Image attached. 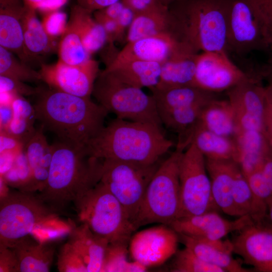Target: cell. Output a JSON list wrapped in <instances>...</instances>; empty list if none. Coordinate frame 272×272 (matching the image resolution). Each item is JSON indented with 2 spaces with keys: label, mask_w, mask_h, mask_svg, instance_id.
<instances>
[{
  "label": "cell",
  "mask_w": 272,
  "mask_h": 272,
  "mask_svg": "<svg viewBox=\"0 0 272 272\" xmlns=\"http://www.w3.org/2000/svg\"><path fill=\"white\" fill-rule=\"evenodd\" d=\"M262 22L272 42V0H248Z\"/></svg>",
  "instance_id": "cell-43"
},
{
  "label": "cell",
  "mask_w": 272,
  "mask_h": 272,
  "mask_svg": "<svg viewBox=\"0 0 272 272\" xmlns=\"http://www.w3.org/2000/svg\"><path fill=\"white\" fill-rule=\"evenodd\" d=\"M230 0H176L169 7L172 33L194 52H228Z\"/></svg>",
  "instance_id": "cell-4"
},
{
  "label": "cell",
  "mask_w": 272,
  "mask_h": 272,
  "mask_svg": "<svg viewBox=\"0 0 272 272\" xmlns=\"http://www.w3.org/2000/svg\"><path fill=\"white\" fill-rule=\"evenodd\" d=\"M97 102L117 118L162 126L156 101L142 88L129 84L113 73L99 72L92 94Z\"/></svg>",
  "instance_id": "cell-8"
},
{
  "label": "cell",
  "mask_w": 272,
  "mask_h": 272,
  "mask_svg": "<svg viewBox=\"0 0 272 272\" xmlns=\"http://www.w3.org/2000/svg\"><path fill=\"white\" fill-rule=\"evenodd\" d=\"M233 253L257 271L272 272V228L253 223L238 231L232 241Z\"/></svg>",
  "instance_id": "cell-17"
},
{
  "label": "cell",
  "mask_w": 272,
  "mask_h": 272,
  "mask_svg": "<svg viewBox=\"0 0 272 272\" xmlns=\"http://www.w3.org/2000/svg\"><path fill=\"white\" fill-rule=\"evenodd\" d=\"M28 5L41 11L51 12L58 10L67 0H23Z\"/></svg>",
  "instance_id": "cell-48"
},
{
  "label": "cell",
  "mask_w": 272,
  "mask_h": 272,
  "mask_svg": "<svg viewBox=\"0 0 272 272\" xmlns=\"http://www.w3.org/2000/svg\"><path fill=\"white\" fill-rule=\"evenodd\" d=\"M232 198L237 217L249 215L252 201V192L247 178L240 167L233 183Z\"/></svg>",
  "instance_id": "cell-40"
},
{
  "label": "cell",
  "mask_w": 272,
  "mask_h": 272,
  "mask_svg": "<svg viewBox=\"0 0 272 272\" xmlns=\"http://www.w3.org/2000/svg\"><path fill=\"white\" fill-rule=\"evenodd\" d=\"M234 139L237 148V163L244 174L259 169L270 148L265 132L239 130Z\"/></svg>",
  "instance_id": "cell-25"
},
{
  "label": "cell",
  "mask_w": 272,
  "mask_h": 272,
  "mask_svg": "<svg viewBox=\"0 0 272 272\" xmlns=\"http://www.w3.org/2000/svg\"><path fill=\"white\" fill-rule=\"evenodd\" d=\"M198 124L219 135L234 138L237 130L233 109L228 100L215 99L202 109Z\"/></svg>",
  "instance_id": "cell-32"
},
{
  "label": "cell",
  "mask_w": 272,
  "mask_h": 272,
  "mask_svg": "<svg viewBox=\"0 0 272 272\" xmlns=\"http://www.w3.org/2000/svg\"><path fill=\"white\" fill-rule=\"evenodd\" d=\"M135 16V13L124 5L121 13L116 20L120 35L122 39L124 32L128 29Z\"/></svg>",
  "instance_id": "cell-49"
},
{
  "label": "cell",
  "mask_w": 272,
  "mask_h": 272,
  "mask_svg": "<svg viewBox=\"0 0 272 272\" xmlns=\"http://www.w3.org/2000/svg\"><path fill=\"white\" fill-rule=\"evenodd\" d=\"M179 177L181 199L179 218L220 211L212 195L206 158L193 143L182 154Z\"/></svg>",
  "instance_id": "cell-10"
},
{
  "label": "cell",
  "mask_w": 272,
  "mask_h": 272,
  "mask_svg": "<svg viewBox=\"0 0 272 272\" xmlns=\"http://www.w3.org/2000/svg\"><path fill=\"white\" fill-rule=\"evenodd\" d=\"M266 219H267L268 222L267 225L272 228V201L268 206Z\"/></svg>",
  "instance_id": "cell-56"
},
{
  "label": "cell",
  "mask_w": 272,
  "mask_h": 272,
  "mask_svg": "<svg viewBox=\"0 0 272 272\" xmlns=\"http://www.w3.org/2000/svg\"><path fill=\"white\" fill-rule=\"evenodd\" d=\"M128 246L129 243H109L101 272L146 271L147 267L140 262L128 260Z\"/></svg>",
  "instance_id": "cell-37"
},
{
  "label": "cell",
  "mask_w": 272,
  "mask_h": 272,
  "mask_svg": "<svg viewBox=\"0 0 272 272\" xmlns=\"http://www.w3.org/2000/svg\"><path fill=\"white\" fill-rule=\"evenodd\" d=\"M94 18L104 27L107 33L109 42L111 43L121 39L116 20L107 17L100 10L95 12Z\"/></svg>",
  "instance_id": "cell-45"
},
{
  "label": "cell",
  "mask_w": 272,
  "mask_h": 272,
  "mask_svg": "<svg viewBox=\"0 0 272 272\" xmlns=\"http://www.w3.org/2000/svg\"><path fill=\"white\" fill-rule=\"evenodd\" d=\"M33 106L36 119L59 141L86 146L104 127L109 113L91 98L40 88Z\"/></svg>",
  "instance_id": "cell-1"
},
{
  "label": "cell",
  "mask_w": 272,
  "mask_h": 272,
  "mask_svg": "<svg viewBox=\"0 0 272 272\" xmlns=\"http://www.w3.org/2000/svg\"><path fill=\"white\" fill-rule=\"evenodd\" d=\"M13 116L8 132L20 140L25 145L36 131L34 123L36 119L33 106L23 96L16 95L12 103Z\"/></svg>",
  "instance_id": "cell-34"
},
{
  "label": "cell",
  "mask_w": 272,
  "mask_h": 272,
  "mask_svg": "<svg viewBox=\"0 0 272 272\" xmlns=\"http://www.w3.org/2000/svg\"><path fill=\"white\" fill-rule=\"evenodd\" d=\"M265 78L268 81L267 85L264 87L266 101L272 106V74H266Z\"/></svg>",
  "instance_id": "cell-55"
},
{
  "label": "cell",
  "mask_w": 272,
  "mask_h": 272,
  "mask_svg": "<svg viewBox=\"0 0 272 272\" xmlns=\"http://www.w3.org/2000/svg\"><path fill=\"white\" fill-rule=\"evenodd\" d=\"M173 145L158 126L116 118L85 147L91 156L101 160L151 165L159 162Z\"/></svg>",
  "instance_id": "cell-2"
},
{
  "label": "cell",
  "mask_w": 272,
  "mask_h": 272,
  "mask_svg": "<svg viewBox=\"0 0 272 272\" xmlns=\"http://www.w3.org/2000/svg\"><path fill=\"white\" fill-rule=\"evenodd\" d=\"M60 248L59 272H101L108 241L94 234L85 224L73 226Z\"/></svg>",
  "instance_id": "cell-11"
},
{
  "label": "cell",
  "mask_w": 272,
  "mask_h": 272,
  "mask_svg": "<svg viewBox=\"0 0 272 272\" xmlns=\"http://www.w3.org/2000/svg\"><path fill=\"white\" fill-rule=\"evenodd\" d=\"M214 201L219 210L232 216L237 215L232 198V188L238 164L231 160L206 158Z\"/></svg>",
  "instance_id": "cell-22"
},
{
  "label": "cell",
  "mask_w": 272,
  "mask_h": 272,
  "mask_svg": "<svg viewBox=\"0 0 272 272\" xmlns=\"http://www.w3.org/2000/svg\"><path fill=\"white\" fill-rule=\"evenodd\" d=\"M51 145L48 178L37 195L58 212L99 181L103 160L91 156L85 146L59 140Z\"/></svg>",
  "instance_id": "cell-3"
},
{
  "label": "cell",
  "mask_w": 272,
  "mask_h": 272,
  "mask_svg": "<svg viewBox=\"0 0 272 272\" xmlns=\"http://www.w3.org/2000/svg\"><path fill=\"white\" fill-rule=\"evenodd\" d=\"M261 80L253 78L228 90V101L235 113L237 131H265L267 102Z\"/></svg>",
  "instance_id": "cell-14"
},
{
  "label": "cell",
  "mask_w": 272,
  "mask_h": 272,
  "mask_svg": "<svg viewBox=\"0 0 272 272\" xmlns=\"http://www.w3.org/2000/svg\"><path fill=\"white\" fill-rule=\"evenodd\" d=\"M0 75L23 82L37 83L42 81L39 72L32 69L22 61H19L14 53L1 46Z\"/></svg>",
  "instance_id": "cell-38"
},
{
  "label": "cell",
  "mask_w": 272,
  "mask_h": 272,
  "mask_svg": "<svg viewBox=\"0 0 272 272\" xmlns=\"http://www.w3.org/2000/svg\"><path fill=\"white\" fill-rule=\"evenodd\" d=\"M161 63L140 60H112L105 69L135 87L152 89L159 83Z\"/></svg>",
  "instance_id": "cell-26"
},
{
  "label": "cell",
  "mask_w": 272,
  "mask_h": 272,
  "mask_svg": "<svg viewBox=\"0 0 272 272\" xmlns=\"http://www.w3.org/2000/svg\"><path fill=\"white\" fill-rule=\"evenodd\" d=\"M184 150L176 148L161 163L147 188L137 219L136 230L149 224L169 226L180 213L179 164Z\"/></svg>",
  "instance_id": "cell-7"
},
{
  "label": "cell",
  "mask_w": 272,
  "mask_h": 272,
  "mask_svg": "<svg viewBox=\"0 0 272 272\" xmlns=\"http://www.w3.org/2000/svg\"><path fill=\"white\" fill-rule=\"evenodd\" d=\"M58 55L59 61L72 65H85L92 60L79 33L69 22L58 44Z\"/></svg>",
  "instance_id": "cell-36"
},
{
  "label": "cell",
  "mask_w": 272,
  "mask_h": 272,
  "mask_svg": "<svg viewBox=\"0 0 272 272\" xmlns=\"http://www.w3.org/2000/svg\"><path fill=\"white\" fill-rule=\"evenodd\" d=\"M259 169L272 192V150L270 148L265 155Z\"/></svg>",
  "instance_id": "cell-52"
},
{
  "label": "cell",
  "mask_w": 272,
  "mask_h": 272,
  "mask_svg": "<svg viewBox=\"0 0 272 272\" xmlns=\"http://www.w3.org/2000/svg\"><path fill=\"white\" fill-rule=\"evenodd\" d=\"M160 164L103 160L99 182L119 201L133 226L149 182Z\"/></svg>",
  "instance_id": "cell-9"
},
{
  "label": "cell",
  "mask_w": 272,
  "mask_h": 272,
  "mask_svg": "<svg viewBox=\"0 0 272 272\" xmlns=\"http://www.w3.org/2000/svg\"><path fill=\"white\" fill-rule=\"evenodd\" d=\"M245 176L252 195L249 216L254 223L263 224L268 206L272 201V192L259 169Z\"/></svg>",
  "instance_id": "cell-35"
},
{
  "label": "cell",
  "mask_w": 272,
  "mask_h": 272,
  "mask_svg": "<svg viewBox=\"0 0 272 272\" xmlns=\"http://www.w3.org/2000/svg\"><path fill=\"white\" fill-rule=\"evenodd\" d=\"M264 76L266 74H272V62H269L268 63L263 66Z\"/></svg>",
  "instance_id": "cell-57"
},
{
  "label": "cell",
  "mask_w": 272,
  "mask_h": 272,
  "mask_svg": "<svg viewBox=\"0 0 272 272\" xmlns=\"http://www.w3.org/2000/svg\"><path fill=\"white\" fill-rule=\"evenodd\" d=\"M124 7V5L120 0L100 10L107 17L116 20Z\"/></svg>",
  "instance_id": "cell-53"
},
{
  "label": "cell",
  "mask_w": 272,
  "mask_h": 272,
  "mask_svg": "<svg viewBox=\"0 0 272 272\" xmlns=\"http://www.w3.org/2000/svg\"><path fill=\"white\" fill-rule=\"evenodd\" d=\"M179 240L203 261L221 268L224 272H250L232 257V241L208 240L178 234Z\"/></svg>",
  "instance_id": "cell-21"
},
{
  "label": "cell",
  "mask_w": 272,
  "mask_h": 272,
  "mask_svg": "<svg viewBox=\"0 0 272 272\" xmlns=\"http://www.w3.org/2000/svg\"><path fill=\"white\" fill-rule=\"evenodd\" d=\"M171 271L175 272H224L221 268L206 262L185 247L175 254Z\"/></svg>",
  "instance_id": "cell-39"
},
{
  "label": "cell",
  "mask_w": 272,
  "mask_h": 272,
  "mask_svg": "<svg viewBox=\"0 0 272 272\" xmlns=\"http://www.w3.org/2000/svg\"><path fill=\"white\" fill-rule=\"evenodd\" d=\"M268 49L270 51L271 53V58L270 59L269 62H272V42L270 44Z\"/></svg>",
  "instance_id": "cell-59"
},
{
  "label": "cell",
  "mask_w": 272,
  "mask_h": 272,
  "mask_svg": "<svg viewBox=\"0 0 272 272\" xmlns=\"http://www.w3.org/2000/svg\"><path fill=\"white\" fill-rule=\"evenodd\" d=\"M92 13L77 4L72 7L68 22L77 30L84 47L91 55L108 42L105 30L92 17Z\"/></svg>",
  "instance_id": "cell-30"
},
{
  "label": "cell",
  "mask_w": 272,
  "mask_h": 272,
  "mask_svg": "<svg viewBox=\"0 0 272 272\" xmlns=\"http://www.w3.org/2000/svg\"><path fill=\"white\" fill-rule=\"evenodd\" d=\"M41 125L26 143L24 151L31 171L30 181L23 190L27 192L40 191L44 187L49 174L52 147L49 145Z\"/></svg>",
  "instance_id": "cell-24"
},
{
  "label": "cell",
  "mask_w": 272,
  "mask_h": 272,
  "mask_svg": "<svg viewBox=\"0 0 272 272\" xmlns=\"http://www.w3.org/2000/svg\"><path fill=\"white\" fill-rule=\"evenodd\" d=\"M78 220L109 243H129L135 230L123 207L100 182L74 201Z\"/></svg>",
  "instance_id": "cell-6"
},
{
  "label": "cell",
  "mask_w": 272,
  "mask_h": 272,
  "mask_svg": "<svg viewBox=\"0 0 272 272\" xmlns=\"http://www.w3.org/2000/svg\"><path fill=\"white\" fill-rule=\"evenodd\" d=\"M151 90L158 111L179 107L206 106L216 99L214 93L192 85Z\"/></svg>",
  "instance_id": "cell-27"
},
{
  "label": "cell",
  "mask_w": 272,
  "mask_h": 272,
  "mask_svg": "<svg viewBox=\"0 0 272 272\" xmlns=\"http://www.w3.org/2000/svg\"><path fill=\"white\" fill-rule=\"evenodd\" d=\"M28 7L23 0H0V46L25 63L23 18Z\"/></svg>",
  "instance_id": "cell-20"
},
{
  "label": "cell",
  "mask_w": 272,
  "mask_h": 272,
  "mask_svg": "<svg viewBox=\"0 0 272 272\" xmlns=\"http://www.w3.org/2000/svg\"><path fill=\"white\" fill-rule=\"evenodd\" d=\"M51 240L30 235L11 247L17 260L18 272L49 271L55 252Z\"/></svg>",
  "instance_id": "cell-23"
},
{
  "label": "cell",
  "mask_w": 272,
  "mask_h": 272,
  "mask_svg": "<svg viewBox=\"0 0 272 272\" xmlns=\"http://www.w3.org/2000/svg\"><path fill=\"white\" fill-rule=\"evenodd\" d=\"M35 10L28 5L23 18L24 43L28 58L46 54L55 46L54 37L47 33L37 18Z\"/></svg>",
  "instance_id": "cell-33"
},
{
  "label": "cell",
  "mask_w": 272,
  "mask_h": 272,
  "mask_svg": "<svg viewBox=\"0 0 272 272\" xmlns=\"http://www.w3.org/2000/svg\"><path fill=\"white\" fill-rule=\"evenodd\" d=\"M191 143L196 146L206 158L231 160L237 163V148L234 138L216 134L201 127L197 123Z\"/></svg>",
  "instance_id": "cell-29"
},
{
  "label": "cell",
  "mask_w": 272,
  "mask_h": 272,
  "mask_svg": "<svg viewBox=\"0 0 272 272\" xmlns=\"http://www.w3.org/2000/svg\"><path fill=\"white\" fill-rule=\"evenodd\" d=\"M0 87L1 92L14 96H36L40 90V87L33 88L25 82L3 75H0Z\"/></svg>",
  "instance_id": "cell-41"
},
{
  "label": "cell",
  "mask_w": 272,
  "mask_h": 272,
  "mask_svg": "<svg viewBox=\"0 0 272 272\" xmlns=\"http://www.w3.org/2000/svg\"><path fill=\"white\" fill-rule=\"evenodd\" d=\"M178 234L170 226L161 224L132 235L129 251L133 260L147 267L159 265L177 251Z\"/></svg>",
  "instance_id": "cell-15"
},
{
  "label": "cell",
  "mask_w": 272,
  "mask_h": 272,
  "mask_svg": "<svg viewBox=\"0 0 272 272\" xmlns=\"http://www.w3.org/2000/svg\"><path fill=\"white\" fill-rule=\"evenodd\" d=\"M265 115V131L270 148L272 150V106L267 101Z\"/></svg>",
  "instance_id": "cell-54"
},
{
  "label": "cell",
  "mask_w": 272,
  "mask_h": 272,
  "mask_svg": "<svg viewBox=\"0 0 272 272\" xmlns=\"http://www.w3.org/2000/svg\"><path fill=\"white\" fill-rule=\"evenodd\" d=\"M227 44L228 51L241 55L269 49L265 28L248 0H230Z\"/></svg>",
  "instance_id": "cell-12"
},
{
  "label": "cell",
  "mask_w": 272,
  "mask_h": 272,
  "mask_svg": "<svg viewBox=\"0 0 272 272\" xmlns=\"http://www.w3.org/2000/svg\"><path fill=\"white\" fill-rule=\"evenodd\" d=\"M12 103H1L0 131H7L11 122L13 116Z\"/></svg>",
  "instance_id": "cell-51"
},
{
  "label": "cell",
  "mask_w": 272,
  "mask_h": 272,
  "mask_svg": "<svg viewBox=\"0 0 272 272\" xmlns=\"http://www.w3.org/2000/svg\"><path fill=\"white\" fill-rule=\"evenodd\" d=\"M73 226L31 192H9L1 199L0 247L11 248L30 235L52 239L69 234Z\"/></svg>",
  "instance_id": "cell-5"
},
{
  "label": "cell",
  "mask_w": 272,
  "mask_h": 272,
  "mask_svg": "<svg viewBox=\"0 0 272 272\" xmlns=\"http://www.w3.org/2000/svg\"><path fill=\"white\" fill-rule=\"evenodd\" d=\"M0 272H18L17 260L11 248L0 247Z\"/></svg>",
  "instance_id": "cell-46"
},
{
  "label": "cell",
  "mask_w": 272,
  "mask_h": 272,
  "mask_svg": "<svg viewBox=\"0 0 272 272\" xmlns=\"http://www.w3.org/2000/svg\"><path fill=\"white\" fill-rule=\"evenodd\" d=\"M253 78L239 68L227 51L202 52L197 54L193 85L205 91L215 92L228 90Z\"/></svg>",
  "instance_id": "cell-13"
},
{
  "label": "cell",
  "mask_w": 272,
  "mask_h": 272,
  "mask_svg": "<svg viewBox=\"0 0 272 272\" xmlns=\"http://www.w3.org/2000/svg\"><path fill=\"white\" fill-rule=\"evenodd\" d=\"M42 81L49 88L81 97L91 98L99 74L97 62L92 60L80 66L60 61L53 66H42L39 72Z\"/></svg>",
  "instance_id": "cell-16"
},
{
  "label": "cell",
  "mask_w": 272,
  "mask_h": 272,
  "mask_svg": "<svg viewBox=\"0 0 272 272\" xmlns=\"http://www.w3.org/2000/svg\"><path fill=\"white\" fill-rule=\"evenodd\" d=\"M253 223L249 215L230 221L221 216L218 212L211 211L178 218L169 226L178 234L215 240L222 239L228 234L239 231Z\"/></svg>",
  "instance_id": "cell-18"
},
{
  "label": "cell",
  "mask_w": 272,
  "mask_h": 272,
  "mask_svg": "<svg viewBox=\"0 0 272 272\" xmlns=\"http://www.w3.org/2000/svg\"><path fill=\"white\" fill-rule=\"evenodd\" d=\"M197 54L180 55L163 63L159 83L153 89L165 90L183 86H194Z\"/></svg>",
  "instance_id": "cell-31"
},
{
  "label": "cell",
  "mask_w": 272,
  "mask_h": 272,
  "mask_svg": "<svg viewBox=\"0 0 272 272\" xmlns=\"http://www.w3.org/2000/svg\"><path fill=\"white\" fill-rule=\"evenodd\" d=\"M165 34L172 35L171 17L169 7L161 6L146 12L135 14L128 29L126 40L127 42H129Z\"/></svg>",
  "instance_id": "cell-28"
},
{
  "label": "cell",
  "mask_w": 272,
  "mask_h": 272,
  "mask_svg": "<svg viewBox=\"0 0 272 272\" xmlns=\"http://www.w3.org/2000/svg\"><path fill=\"white\" fill-rule=\"evenodd\" d=\"M197 53L169 34L143 38L127 42L112 60H140L164 62L180 55Z\"/></svg>",
  "instance_id": "cell-19"
},
{
  "label": "cell",
  "mask_w": 272,
  "mask_h": 272,
  "mask_svg": "<svg viewBox=\"0 0 272 272\" xmlns=\"http://www.w3.org/2000/svg\"><path fill=\"white\" fill-rule=\"evenodd\" d=\"M123 4L130 8L135 14L155 9L161 5L157 0H121Z\"/></svg>",
  "instance_id": "cell-47"
},
{
  "label": "cell",
  "mask_w": 272,
  "mask_h": 272,
  "mask_svg": "<svg viewBox=\"0 0 272 272\" xmlns=\"http://www.w3.org/2000/svg\"><path fill=\"white\" fill-rule=\"evenodd\" d=\"M77 5L92 12L103 9L120 0H76Z\"/></svg>",
  "instance_id": "cell-50"
},
{
  "label": "cell",
  "mask_w": 272,
  "mask_h": 272,
  "mask_svg": "<svg viewBox=\"0 0 272 272\" xmlns=\"http://www.w3.org/2000/svg\"><path fill=\"white\" fill-rule=\"evenodd\" d=\"M161 5L169 7L176 0H157Z\"/></svg>",
  "instance_id": "cell-58"
},
{
  "label": "cell",
  "mask_w": 272,
  "mask_h": 272,
  "mask_svg": "<svg viewBox=\"0 0 272 272\" xmlns=\"http://www.w3.org/2000/svg\"><path fill=\"white\" fill-rule=\"evenodd\" d=\"M42 23L47 33L54 37L62 35L66 28V15L58 10L49 12Z\"/></svg>",
  "instance_id": "cell-42"
},
{
  "label": "cell",
  "mask_w": 272,
  "mask_h": 272,
  "mask_svg": "<svg viewBox=\"0 0 272 272\" xmlns=\"http://www.w3.org/2000/svg\"><path fill=\"white\" fill-rule=\"evenodd\" d=\"M0 153L18 156L24 150L25 144L20 140L6 131L0 132Z\"/></svg>",
  "instance_id": "cell-44"
}]
</instances>
